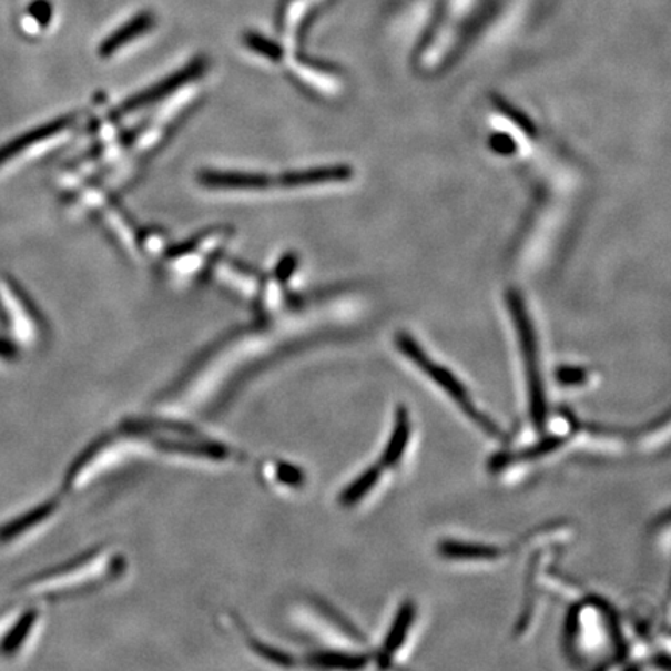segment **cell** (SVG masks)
Here are the masks:
<instances>
[{
	"label": "cell",
	"instance_id": "cell-10",
	"mask_svg": "<svg viewBox=\"0 0 671 671\" xmlns=\"http://www.w3.org/2000/svg\"><path fill=\"white\" fill-rule=\"evenodd\" d=\"M34 622H37V619H34L33 612H29V614L24 616V619L18 620L17 627L0 643V651L3 654L17 653L24 639L29 638V632L32 630Z\"/></svg>",
	"mask_w": 671,
	"mask_h": 671
},
{
	"label": "cell",
	"instance_id": "cell-2",
	"mask_svg": "<svg viewBox=\"0 0 671 671\" xmlns=\"http://www.w3.org/2000/svg\"><path fill=\"white\" fill-rule=\"evenodd\" d=\"M511 312H514L516 333H518L519 345L526 367L527 397H529V413L535 428L545 429L549 406H547V395L545 379L539 366V352L537 337H535L533 327L529 319L527 309L523 308L518 297L511 301Z\"/></svg>",
	"mask_w": 671,
	"mask_h": 671
},
{
	"label": "cell",
	"instance_id": "cell-3",
	"mask_svg": "<svg viewBox=\"0 0 671 671\" xmlns=\"http://www.w3.org/2000/svg\"><path fill=\"white\" fill-rule=\"evenodd\" d=\"M417 617V607L413 600H407L399 607L397 614L392 620L389 631H387L386 638H384L382 653H379V662L382 665L389 663L392 655L401 650L405 645L407 634H409L410 628Z\"/></svg>",
	"mask_w": 671,
	"mask_h": 671
},
{
	"label": "cell",
	"instance_id": "cell-4",
	"mask_svg": "<svg viewBox=\"0 0 671 671\" xmlns=\"http://www.w3.org/2000/svg\"><path fill=\"white\" fill-rule=\"evenodd\" d=\"M410 433H413V423H410L409 413L405 406H398L395 410L394 428H392L389 440L384 446L382 459H379L383 467H397L409 445Z\"/></svg>",
	"mask_w": 671,
	"mask_h": 671
},
{
	"label": "cell",
	"instance_id": "cell-9",
	"mask_svg": "<svg viewBox=\"0 0 671 671\" xmlns=\"http://www.w3.org/2000/svg\"><path fill=\"white\" fill-rule=\"evenodd\" d=\"M367 661V655L340 653V651H321L313 658V662L327 669H360Z\"/></svg>",
	"mask_w": 671,
	"mask_h": 671
},
{
	"label": "cell",
	"instance_id": "cell-5",
	"mask_svg": "<svg viewBox=\"0 0 671 671\" xmlns=\"http://www.w3.org/2000/svg\"><path fill=\"white\" fill-rule=\"evenodd\" d=\"M154 22H156V19H154V14L151 11H143V13L138 14V17L131 19L125 26L120 27L118 32L112 33L103 42L102 48H100V55L111 57L112 53L118 52L123 45L130 44L135 38L153 29Z\"/></svg>",
	"mask_w": 671,
	"mask_h": 671
},
{
	"label": "cell",
	"instance_id": "cell-7",
	"mask_svg": "<svg viewBox=\"0 0 671 671\" xmlns=\"http://www.w3.org/2000/svg\"><path fill=\"white\" fill-rule=\"evenodd\" d=\"M53 508H55V506H53L52 502L44 504V506L33 508L29 514L21 515L19 518L14 519V521H10L9 523H6V526L0 527V542H11L14 541V539L21 538L26 531L40 526L48 516L52 515Z\"/></svg>",
	"mask_w": 671,
	"mask_h": 671
},
{
	"label": "cell",
	"instance_id": "cell-6",
	"mask_svg": "<svg viewBox=\"0 0 671 671\" xmlns=\"http://www.w3.org/2000/svg\"><path fill=\"white\" fill-rule=\"evenodd\" d=\"M438 552L449 560L490 561L498 558L500 550L495 546L476 545V542L445 539L438 546Z\"/></svg>",
	"mask_w": 671,
	"mask_h": 671
},
{
	"label": "cell",
	"instance_id": "cell-11",
	"mask_svg": "<svg viewBox=\"0 0 671 671\" xmlns=\"http://www.w3.org/2000/svg\"><path fill=\"white\" fill-rule=\"evenodd\" d=\"M204 181L211 185H226V187L234 189H263L262 185L266 184V180L258 176H244V174H236V176H226V174H207Z\"/></svg>",
	"mask_w": 671,
	"mask_h": 671
},
{
	"label": "cell",
	"instance_id": "cell-12",
	"mask_svg": "<svg viewBox=\"0 0 671 671\" xmlns=\"http://www.w3.org/2000/svg\"><path fill=\"white\" fill-rule=\"evenodd\" d=\"M557 379L566 387L580 386L586 382V372L583 368L562 366L557 370Z\"/></svg>",
	"mask_w": 671,
	"mask_h": 671
},
{
	"label": "cell",
	"instance_id": "cell-13",
	"mask_svg": "<svg viewBox=\"0 0 671 671\" xmlns=\"http://www.w3.org/2000/svg\"><path fill=\"white\" fill-rule=\"evenodd\" d=\"M246 44L251 45L255 52L263 53V55L270 58H278L281 55V49L274 42L267 41L265 38L258 37V34H247Z\"/></svg>",
	"mask_w": 671,
	"mask_h": 671
},
{
	"label": "cell",
	"instance_id": "cell-8",
	"mask_svg": "<svg viewBox=\"0 0 671 671\" xmlns=\"http://www.w3.org/2000/svg\"><path fill=\"white\" fill-rule=\"evenodd\" d=\"M379 477H382V468H367L348 487L344 488V491L340 492V502L345 507L356 506V504L366 498L368 492L374 490L376 484L379 482Z\"/></svg>",
	"mask_w": 671,
	"mask_h": 671
},
{
	"label": "cell",
	"instance_id": "cell-1",
	"mask_svg": "<svg viewBox=\"0 0 671 671\" xmlns=\"http://www.w3.org/2000/svg\"><path fill=\"white\" fill-rule=\"evenodd\" d=\"M397 345L399 352H401L407 359L413 360L415 366L420 368L423 374L428 376L429 379H433L446 395H449V398H451L457 406L461 407V410H464L471 420L476 421V425H479L480 428L487 430L491 437L504 438L502 430L499 429V426L496 425L495 421H491L487 415L479 413V409H477L475 403H472V398L469 397L467 387L464 386V383H461L449 368L434 363V360L421 350L420 345L415 343L410 336H397Z\"/></svg>",
	"mask_w": 671,
	"mask_h": 671
}]
</instances>
